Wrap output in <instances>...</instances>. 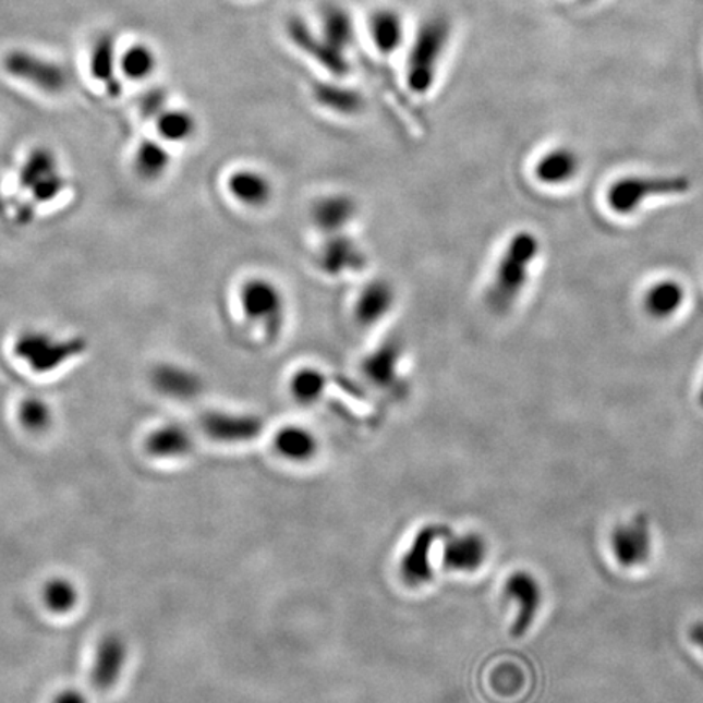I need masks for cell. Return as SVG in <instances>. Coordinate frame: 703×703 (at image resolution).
I'll use <instances>...</instances> for the list:
<instances>
[{"instance_id":"cell-1","label":"cell","mask_w":703,"mask_h":703,"mask_svg":"<svg viewBox=\"0 0 703 703\" xmlns=\"http://www.w3.org/2000/svg\"><path fill=\"white\" fill-rule=\"evenodd\" d=\"M536 234L521 230L505 246L494 279L487 290V305L497 315L510 312L530 279V269L540 254Z\"/></svg>"},{"instance_id":"cell-2","label":"cell","mask_w":703,"mask_h":703,"mask_svg":"<svg viewBox=\"0 0 703 703\" xmlns=\"http://www.w3.org/2000/svg\"><path fill=\"white\" fill-rule=\"evenodd\" d=\"M450 38L451 23L447 16H432L422 23L409 49L405 72V81L412 94L424 97L434 88Z\"/></svg>"},{"instance_id":"cell-3","label":"cell","mask_w":703,"mask_h":703,"mask_svg":"<svg viewBox=\"0 0 703 703\" xmlns=\"http://www.w3.org/2000/svg\"><path fill=\"white\" fill-rule=\"evenodd\" d=\"M238 303L246 322L259 329L264 339L279 341L287 323V300L279 283L269 277H247L238 290Z\"/></svg>"},{"instance_id":"cell-4","label":"cell","mask_w":703,"mask_h":703,"mask_svg":"<svg viewBox=\"0 0 703 703\" xmlns=\"http://www.w3.org/2000/svg\"><path fill=\"white\" fill-rule=\"evenodd\" d=\"M87 342L82 338L56 339L45 331H26L16 338L13 353L39 375L56 372L75 356L82 355Z\"/></svg>"},{"instance_id":"cell-5","label":"cell","mask_w":703,"mask_h":703,"mask_svg":"<svg viewBox=\"0 0 703 703\" xmlns=\"http://www.w3.org/2000/svg\"><path fill=\"white\" fill-rule=\"evenodd\" d=\"M691 190V180L684 174L671 177H629L616 181L607 191V203L617 214H632L652 197L675 196Z\"/></svg>"},{"instance_id":"cell-6","label":"cell","mask_w":703,"mask_h":703,"mask_svg":"<svg viewBox=\"0 0 703 703\" xmlns=\"http://www.w3.org/2000/svg\"><path fill=\"white\" fill-rule=\"evenodd\" d=\"M405 346L399 336H388L360 362L363 379L379 391L392 392L402 385Z\"/></svg>"},{"instance_id":"cell-7","label":"cell","mask_w":703,"mask_h":703,"mask_svg":"<svg viewBox=\"0 0 703 703\" xmlns=\"http://www.w3.org/2000/svg\"><path fill=\"white\" fill-rule=\"evenodd\" d=\"M316 266L325 276L335 279L355 276L368 266V254L349 232L328 234L319 244Z\"/></svg>"},{"instance_id":"cell-8","label":"cell","mask_w":703,"mask_h":703,"mask_svg":"<svg viewBox=\"0 0 703 703\" xmlns=\"http://www.w3.org/2000/svg\"><path fill=\"white\" fill-rule=\"evenodd\" d=\"M3 69L12 77L26 82L46 94H61L69 84L68 72L58 62L48 61L28 51H10L3 58Z\"/></svg>"},{"instance_id":"cell-9","label":"cell","mask_w":703,"mask_h":703,"mask_svg":"<svg viewBox=\"0 0 703 703\" xmlns=\"http://www.w3.org/2000/svg\"><path fill=\"white\" fill-rule=\"evenodd\" d=\"M652 547V531L649 521L643 517H635L619 524L610 534V550L617 563L626 569H635L649 562Z\"/></svg>"},{"instance_id":"cell-10","label":"cell","mask_w":703,"mask_h":703,"mask_svg":"<svg viewBox=\"0 0 703 703\" xmlns=\"http://www.w3.org/2000/svg\"><path fill=\"white\" fill-rule=\"evenodd\" d=\"M398 303V290L386 277H375L365 282L353 302V318L356 325L369 329L381 325Z\"/></svg>"},{"instance_id":"cell-11","label":"cell","mask_w":703,"mask_h":703,"mask_svg":"<svg viewBox=\"0 0 703 703\" xmlns=\"http://www.w3.org/2000/svg\"><path fill=\"white\" fill-rule=\"evenodd\" d=\"M290 41L305 52L306 56L318 62L323 69L335 75V77H346L351 72L346 52L339 51L331 45L322 33H315L303 20L292 19L287 25Z\"/></svg>"},{"instance_id":"cell-12","label":"cell","mask_w":703,"mask_h":703,"mask_svg":"<svg viewBox=\"0 0 703 703\" xmlns=\"http://www.w3.org/2000/svg\"><path fill=\"white\" fill-rule=\"evenodd\" d=\"M504 594L517 606V619L511 627V633L514 637H523L533 627L543 604L540 580L526 570L511 573L505 582Z\"/></svg>"},{"instance_id":"cell-13","label":"cell","mask_w":703,"mask_h":703,"mask_svg":"<svg viewBox=\"0 0 703 703\" xmlns=\"http://www.w3.org/2000/svg\"><path fill=\"white\" fill-rule=\"evenodd\" d=\"M201 427L210 440L219 444H246L263 434L264 422L254 414L210 411L201 419Z\"/></svg>"},{"instance_id":"cell-14","label":"cell","mask_w":703,"mask_h":703,"mask_svg":"<svg viewBox=\"0 0 703 703\" xmlns=\"http://www.w3.org/2000/svg\"><path fill=\"white\" fill-rule=\"evenodd\" d=\"M448 536H450V531L445 526H437V524L422 528L415 534L408 553L402 556L401 560V577L408 585L422 586L431 582L434 577L431 560L432 549H434L435 543Z\"/></svg>"},{"instance_id":"cell-15","label":"cell","mask_w":703,"mask_h":703,"mask_svg":"<svg viewBox=\"0 0 703 703\" xmlns=\"http://www.w3.org/2000/svg\"><path fill=\"white\" fill-rule=\"evenodd\" d=\"M360 206L355 197L348 193H329L318 197L310 209L313 227L323 233L338 234L348 232L359 217Z\"/></svg>"},{"instance_id":"cell-16","label":"cell","mask_w":703,"mask_h":703,"mask_svg":"<svg viewBox=\"0 0 703 703\" xmlns=\"http://www.w3.org/2000/svg\"><path fill=\"white\" fill-rule=\"evenodd\" d=\"M227 191L232 199L247 209L259 210L274 199V183L257 168H238L227 178Z\"/></svg>"},{"instance_id":"cell-17","label":"cell","mask_w":703,"mask_h":703,"mask_svg":"<svg viewBox=\"0 0 703 703\" xmlns=\"http://www.w3.org/2000/svg\"><path fill=\"white\" fill-rule=\"evenodd\" d=\"M128 662V645L119 633H107L95 652L92 682L98 691H108L121 678Z\"/></svg>"},{"instance_id":"cell-18","label":"cell","mask_w":703,"mask_h":703,"mask_svg":"<svg viewBox=\"0 0 703 703\" xmlns=\"http://www.w3.org/2000/svg\"><path fill=\"white\" fill-rule=\"evenodd\" d=\"M151 386L165 398L191 401L203 392L204 383L193 369L177 363H160L150 373Z\"/></svg>"},{"instance_id":"cell-19","label":"cell","mask_w":703,"mask_h":703,"mask_svg":"<svg viewBox=\"0 0 703 703\" xmlns=\"http://www.w3.org/2000/svg\"><path fill=\"white\" fill-rule=\"evenodd\" d=\"M487 543L478 534H461V536H448L445 547V566L454 572L471 573L481 569L487 559Z\"/></svg>"},{"instance_id":"cell-20","label":"cell","mask_w":703,"mask_h":703,"mask_svg":"<svg viewBox=\"0 0 703 703\" xmlns=\"http://www.w3.org/2000/svg\"><path fill=\"white\" fill-rule=\"evenodd\" d=\"M193 448V435L180 424L161 425L155 428L145 440V450L158 460H177V458L186 457Z\"/></svg>"},{"instance_id":"cell-21","label":"cell","mask_w":703,"mask_h":703,"mask_svg":"<svg viewBox=\"0 0 703 703\" xmlns=\"http://www.w3.org/2000/svg\"><path fill=\"white\" fill-rule=\"evenodd\" d=\"M313 98L319 107L341 117H355L365 110V97L356 88L335 82H318L313 87Z\"/></svg>"},{"instance_id":"cell-22","label":"cell","mask_w":703,"mask_h":703,"mask_svg":"<svg viewBox=\"0 0 703 703\" xmlns=\"http://www.w3.org/2000/svg\"><path fill=\"white\" fill-rule=\"evenodd\" d=\"M369 35L381 54H395L404 41V20L395 9H378L369 19Z\"/></svg>"},{"instance_id":"cell-23","label":"cell","mask_w":703,"mask_h":703,"mask_svg":"<svg viewBox=\"0 0 703 703\" xmlns=\"http://www.w3.org/2000/svg\"><path fill=\"white\" fill-rule=\"evenodd\" d=\"M274 448L280 457L293 463H305L318 451V440L308 428L300 425H287L274 437Z\"/></svg>"},{"instance_id":"cell-24","label":"cell","mask_w":703,"mask_h":703,"mask_svg":"<svg viewBox=\"0 0 703 703\" xmlns=\"http://www.w3.org/2000/svg\"><path fill=\"white\" fill-rule=\"evenodd\" d=\"M579 157L569 148H556L547 151L540 161H537L536 173L537 180L544 184H563L572 180L579 171Z\"/></svg>"},{"instance_id":"cell-25","label":"cell","mask_w":703,"mask_h":703,"mask_svg":"<svg viewBox=\"0 0 703 703\" xmlns=\"http://www.w3.org/2000/svg\"><path fill=\"white\" fill-rule=\"evenodd\" d=\"M289 389L290 395L299 404H316L326 395L328 375L318 366H300L290 376Z\"/></svg>"},{"instance_id":"cell-26","label":"cell","mask_w":703,"mask_h":703,"mask_svg":"<svg viewBox=\"0 0 703 703\" xmlns=\"http://www.w3.org/2000/svg\"><path fill=\"white\" fill-rule=\"evenodd\" d=\"M90 72L98 82L107 87L111 97L121 95V84L114 77V38L110 33L98 36L92 48Z\"/></svg>"},{"instance_id":"cell-27","label":"cell","mask_w":703,"mask_h":703,"mask_svg":"<svg viewBox=\"0 0 703 703\" xmlns=\"http://www.w3.org/2000/svg\"><path fill=\"white\" fill-rule=\"evenodd\" d=\"M684 299L686 292L681 283L676 280H662L650 287L645 293V310L653 318H669L681 308Z\"/></svg>"},{"instance_id":"cell-28","label":"cell","mask_w":703,"mask_h":703,"mask_svg":"<svg viewBox=\"0 0 703 703\" xmlns=\"http://www.w3.org/2000/svg\"><path fill=\"white\" fill-rule=\"evenodd\" d=\"M322 35L339 51L346 52L355 41V26L348 10L328 5L322 13Z\"/></svg>"},{"instance_id":"cell-29","label":"cell","mask_w":703,"mask_h":703,"mask_svg":"<svg viewBox=\"0 0 703 703\" xmlns=\"http://www.w3.org/2000/svg\"><path fill=\"white\" fill-rule=\"evenodd\" d=\"M171 155L160 142H141L134 157L135 173L145 181L160 180L170 170Z\"/></svg>"},{"instance_id":"cell-30","label":"cell","mask_w":703,"mask_h":703,"mask_svg":"<svg viewBox=\"0 0 703 703\" xmlns=\"http://www.w3.org/2000/svg\"><path fill=\"white\" fill-rule=\"evenodd\" d=\"M58 170V158L48 147H38L29 151L23 161L19 173V184L22 190L29 191L36 183L48 178Z\"/></svg>"},{"instance_id":"cell-31","label":"cell","mask_w":703,"mask_h":703,"mask_svg":"<svg viewBox=\"0 0 703 703\" xmlns=\"http://www.w3.org/2000/svg\"><path fill=\"white\" fill-rule=\"evenodd\" d=\"M155 121L158 134L173 144L190 141L197 131L196 118L186 110H165Z\"/></svg>"},{"instance_id":"cell-32","label":"cell","mask_w":703,"mask_h":703,"mask_svg":"<svg viewBox=\"0 0 703 703\" xmlns=\"http://www.w3.org/2000/svg\"><path fill=\"white\" fill-rule=\"evenodd\" d=\"M43 601L54 614H68L77 606L78 590L74 582L64 577L48 580L43 587Z\"/></svg>"},{"instance_id":"cell-33","label":"cell","mask_w":703,"mask_h":703,"mask_svg":"<svg viewBox=\"0 0 703 703\" xmlns=\"http://www.w3.org/2000/svg\"><path fill=\"white\" fill-rule=\"evenodd\" d=\"M19 421L25 431L32 432V434H43V432L51 427V408L41 398L29 396V398H25L20 402Z\"/></svg>"},{"instance_id":"cell-34","label":"cell","mask_w":703,"mask_h":703,"mask_svg":"<svg viewBox=\"0 0 703 703\" xmlns=\"http://www.w3.org/2000/svg\"><path fill=\"white\" fill-rule=\"evenodd\" d=\"M157 68L154 51L145 45H134L121 59L122 74L129 81H144Z\"/></svg>"},{"instance_id":"cell-35","label":"cell","mask_w":703,"mask_h":703,"mask_svg":"<svg viewBox=\"0 0 703 703\" xmlns=\"http://www.w3.org/2000/svg\"><path fill=\"white\" fill-rule=\"evenodd\" d=\"M65 190V180L59 171L56 173L49 174L45 180L36 183L35 186L29 190L32 193L33 201L38 204H48L51 201H54L62 191Z\"/></svg>"},{"instance_id":"cell-36","label":"cell","mask_w":703,"mask_h":703,"mask_svg":"<svg viewBox=\"0 0 703 703\" xmlns=\"http://www.w3.org/2000/svg\"><path fill=\"white\" fill-rule=\"evenodd\" d=\"M168 95L163 88H150L145 92L138 101L141 114L144 119H157L165 111L167 107Z\"/></svg>"},{"instance_id":"cell-37","label":"cell","mask_w":703,"mask_h":703,"mask_svg":"<svg viewBox=\"0 0 703 703\" xmlns=\"http://www.w3.org/2000/svg\"><path fill=\"white\" fill-rule=\"evenodd\" d=\"M52 703H88V699L78 689H64V691L56 695L54 702Z\"/></svg>"},{"instance_id":"cell-38","label":"cell","mask_w":703,"mask_h":703,"mask_svg":"<svg viewBox=\"0 0 703 703\" xmlns=\"http://www.w3.org/2000/svg\"><path fill=\"white\" fill-rule=\"evenodd\" d=\"M689 640L703 652V622L694 623L689 630Z\"/></svg>"},{"instance_id":"cell-39","label":"cell","mask_w":703,"mask_h":703,"mask_svg":"<svg viewBox=\"0 0 703 703\" xmlns=\"http://www.w3.org/2000/svg\"><path fill=\"white\" fill-rule=\"evenodd\" d=\"M699 402H701V405L703 408V385H702V389H701V395H699Z\"/></svg>"}]
</instances>
